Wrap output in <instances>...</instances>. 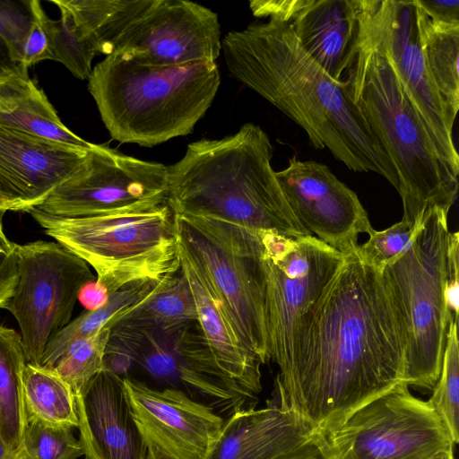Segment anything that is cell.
I'll return each instance as SVG.
<instances>
[{
    "instance_id": "1",
    "label": "cell",
    "mask_w": 459,
    "mask_h": 459,
    "mask_svg": "<svg viewBox=\"0 0 459 459\" xmlns=\"http://www.w3.org/2000/svg\"><path fill=\"white\" fill-rule=\"evenodd\" d=\"M405 373V333L382 273L356 251L345 255L304 316L276 391L314 435L324 434Z\"/></svg>"
},
{
    "instance_id": "2",
    "label": "cell",
    "mask_w": 459,
    "mask_h": 459,
    "mask_svg": "<svg viewBox=\"0 0 459 459\" xmlns=\"http://www.w3.org/2000/svg\"><path fill=\"white\" fill-rule=\"evenodd\" d=\"M230 73L307 134L349 169L374 172L396 190L395 169L353 102L346 82L333 79L302 48L287 22L269 18L221 41Z\"/></svg>"
},
{
    "instance_id": "3",
    "label": "cell",
    "mask_w": 459,
    "mask_h": 459,
    "mask_svg": "<svg viewBox=\"0 0 459 459\" xmlns=\"http://www.w3.org/2000/svg\"><path fill=\"white\" fill-rule=\"evenodd\" d=\"M273 147L257 125L201 139L168 167L167 204L175 213L219 218L290 238L310 233L291 212L272 167Z\"/></svg>"
},
{
    "instance_id": "4",
    "label": "cell",
    "mask_w": 459,
    "mask_h": 459,
    "mask_svg": "<svg viewBox=\"0 0 459 459\" xmlns=\"http://www.w3.org/2000/svg\"><path fill=\"white\" fill-rule=\"evenodd\" d=\"M354 6L358 37L343 80L395 169L402 220L416 224L434 207L448 213L457 196L458 175L438 154L358 0Z\"/></svg>"
},
{
    "instance_id": "5",
    "label": "cell",
    "mask_w": 459,
    "mask_h": 459,
    "mask_svg": "<svg viewBox=\"0 0 459 459\" xmlns=\"http://www.w3.org/2000/svg\"><path fill=\"white\" fill-rule=\"evenodd\" d=\"M221 84L215 62L143 63L121 52L99 62L88 79L112 139L152 147L193 132Z\"/></svg>"
},
{
    "instance_id": "6",
    "label": "cell",
    "mask_w": 459,
    "mask_h": 459,
    "mask_svg": "<svg viewBox=\"0 0 459 459\" xmlns=\"http://www.w3.org/2000/svg\"><path fill=\"white\" fill-rule=\"evenodd\" d=\"M29 213L46 235L94 269L97 282L109 296L130 283L180 270L174 212L167 204L82 217H56L35 209Z\"/></svg>"
},
{
    "instance_id": "7",
    "label": "cell",
    "mask_w": 459,
    "mask_h": 459,
    "mask_svg": "<svg viewBox=\"0 0 459 459\" xmlns=\"http://www.w3.org/2000/svg\"><path fill=\"white\" fill-rule=\"evenodd\" d=\"M447 215L429 210L410 247L382 273L405 333V382L428 390L439 377L453 315L446 294Z\"/></svg>"
},
{
    "instance_id": "8",
    "label": "cell",
    "mask_w": 459,
    "mask_h": 459,
    "mask_svg": "<svg viewBox=\"0 0 459 459\" xmlns=\"http://www.w3.org/2000/svg\"><path fill=\"white\" fill-rule=\"evenodd\" d=\"M178 243L205 273L243 344L271 360L260 230L206 215L174 212Z\"/></svg>"
},
{
    "instance_id": "9",
    "label": "cell",
    "mask_w": 459,
    "mask_h": 459,
    "mask_svg": "<svg viewBox=\"0 0 459 459\" xmlns=\"http://www.w3.org/2000/svg\"><path fill=\"white\" fill-rule=\"evenodd\" d=\"M315 437L326 459H433L455 446L435 410L405 382Z\"/></svg>"
},
{
    "instance_id": "10",
    "label": "cell",
    "mask_w": 459,
    "mask_h": 459,
    "mask_svg": "<svg viewBox=\"0 0 459 459\" xmlns=\"http://www.w3.org/2000/svg\"><path fill=\"white\" fill-rule=\"evenodd\" d=\"M271 360L288 369L306 314L344 263L345 255L313 235L290 238L260 230Z\"/></svg>"
},
{
    "instance_id": "11",
    "label": "cell",
    "mask_w": 459,
    "mask_h": 459,
    "mask_svg": "<svg viewBox=\"0 0 459 459\" xmlns=\"http://www.w3.org/2000/svg\"><path fill=\"white\" fill-rule=\"evenodd\" d=\"M18 281L4 309L16 319L27 363L40 366L48 342L70 322L90 265L56 241L16 244Z\"/></svg>"
},
{
    "instance_id": "12",
    "label": "cell",
    "mask_w": 459,
    "mask_h": 459,
    "mask_svg": "<svg viewBox=\"0 0 459 459\" xmlns=\"http://www.w3.org/2000/svg\"><path fill=\"white\" fill-rule=\"evenodd\" d=\"M167 166L93 143L81 167L34 209L56 217L143 210L167 204Z\"/></svg>"
},
{
    "instance_id": "13",
    "label": "cell",
    "mask_w": 459,
    "mask_h": 459,
    "mask_svg": "<svg viewBox=\"0 0 459 459\" xmlns=\"http://www.w3.org/2000/svg\"><path fill=\"white\" fill-rule=\"evenodd\" d=\"M394 71L444 161L459 175L455 121L431 79L424 57L415 0H358Z\"/></svg>"
},
{
    "instance_id": "14",
    "label": "cell",
    "mask_w": 459,
    "mask_h": 459,
    "mask_svg": "<svg viewBox=\"0 0 459 459\" xmlns=\"http://www.w3.org/2000/svg\"><path fill=\"white\" fill-rule=\"evenodd\" d=\"M126 349L131 364L157 384L182 391L214 410L231 414L255 397L221 369L197 321L144 335Z\"/></svg>"
},
{
    "instance_id": "15",
    "label": "cell",
    "mask_w": 459,
    "mask_h": 459,
    "mask_svg": "<svg viewBox=\"0 0 459 459\" xmlns=\"http://www.w3.org/2000/svg\"><path fill=\"white\" fill-rule=\"evenodd\" d=\"M275 175L299 222L342 255L354 253L359 235L373 230L357 194L326 165L293 156Z\"/></svg>"
},
{
    "instance_id": "16",
    "label": "cell",
    "mask_w": 459,
    "mask_h": 459,
    "mask_svg": "<svg viewBox=\"0 0 459 459\" xmlns=\"http://www.w3.org/2000/svg\"><path fill=\"white\" fill-rule=\"evenodd\" d=\"M221 51L216 13L185 0H153L117 39L114 52L158 65L215 62Z\"/></svg>"
},
{
    "instance_id": "17",
    "label": "cell",
    "mask_w": 459,
    "mask_h": 459,
    "mask_svg": "<svg viewBox=\"0 0 459 459\" xmlns=\"http://www.w3.org/2000/svg\"><path fill=\"white\" fill-rule=\"evenodd\" d=\"M137 425L149 446L170 459H207L224 420L182 391L123 377Z\"/></svg>"
},
{
    "instance_id": "18",
    "label": "cell",
    "mask_w": 459,
    "mask_h": 459,
    "mask_svg": "<svg viewBox=\"0 0 459 459\" xmlns=\"http://www.w3.org/2000/svg\"><path fill=\"white\" fill-rule=\"evenodd\" d=\"M88 150L0 126V195L9 211L39 205L81 167Z\"/></svg>"
},
{
    "instance_id": "19",
    "label": "cell",
    "mask_w": 459,
    "mask_h": 459,
    "mask_svg": "<svg viewBox=\"0 0 459 459\" xmlns=\"http://www.w3.org/2000/svg\"><path fill=\"white\" fill-rule=\"evenodd\" d=\"M85 459H147L149 445L135 420L123 377L103 369L75 393Z\"/></svg>"
},
{
    "instance_id": "20",
    "label": "cell",
    "mask_w": 459,
    "mask_h": 459,
    "mask_svg": "<svg viewBox=\"0 0 459 459\" xmlns=\"http://www.w3.org/2000/svg\"><path fill=\"white\" fill-rule=\"evenodd\" d=\"M261 409H238L223 421L207 459H275L315 435L276 391Z\"/></svg>"
},
{
    "instance_id": "21",
    "label": "cell",
    "mask_w": 459,
    "mask_h": 459,
    "mask_svg": "<svg viewBox=\"0 0 459 459\" xmlns=\"http://www.w3.org/2000/svg\"><path fill=\"white\" fill-rule=\"evenodd\" d=\"M178 251L181 270L194 296L197 322L217 364L229 378L255 396L262 390V362L241 342L204 271L179 243Z\"/></svg>"
},
{
    "instance_id": "22",
    "label": "cell",
    "mask_w": 459,
    "mask_h": 459,
    "mask_svg": "<svg viewBox=\"0 0 459 459\" xmlns=\"http://www.w3.org/2000/svg\"><path fill=\"white\" fill-rule=\"evenodd\" d=\"M289 23L305 52L333 79L343 81L358 37L354 0H305Z\"/></svg>"
},
{
    "instance_id": "23",
    "label": "cell",
    "mask_w": 459,
    "mask_h": 459,
    "mask_svg": "<svg viewBox=\"0 0 459 459\" xmlns=\"http://www.w3.org/2000/svg\"><path fill=\"white\" fill-rule=\"evenodd\" d=\"M197 321L191 288L181 267L178 273L160 279L141 300L108 324L109 339L130 342L147 334L179 328Z\"/></svg>"
},
{
    "instance_id": "24",
    "label": "cell",
    "mask_w": 459,
    "mask_h": 459,
    "mask_svg": "<svg viewBox=\"0 0 459 459\" xmlns=\"http://www.w3.org/2000/svg\"><path fill=\"white\" fill-rule=\"evenodd\" d=\"M0 126L83 149L93 146L65 126L29 74L0 78Z\"/></svg>"
},
{
    "instance_id": "25",
    "label": "cell",
    "mask_w": 459,
    "mask_h": 459,
    "mask_svg": "<svg viewBox=\"0 0 459 459\" xmlns=\"http://www.w3.org/2000/svg\"><path fill=\"white\" fill-rule=\"evenodd\" d=\"M71 15L82 37L98 55L114 52L124 31L140 17L153 0H51Z\"/></svg>"
},
{
    "instance_id": "26",
    "label": "cell",
    "mask_w": 459,
    "mask_h": 459,
    "mask_svg": "<svg viewBox=\"0 0 459 459\" xmlns=\"http://www.w3.org/2000/svg\"><path fill=\"white\" fill-rule=\"evenodd\" d=\"M421 46L431 79L450 117L459 108V23L430 20L417 4Z\"/></svg>"
},
{
    "instance_id": "27",
    "label": "cell",
    "mask_w": 459,
    "mask_h": 459,
    "mask_svg": "<svg viewBox=\"0 0 459 459\" xmlns=\"http://www.w3.org/2000/svg\"><path fill=\"white\" fill-rule=\"evenodd\" d=\"M26 363L21 334L0 325V435L14 455L22 450L26 420L22 395Z\"/></svg>"
},
{
    "instance_id": "28",
    "label": "cell",
    "mask_w": 459,
    "mask_h": 459,
    "mask_svg": "<svg viewBox=\"0 0 459 459\" xmlns=\"http://www.w3.org/2000/svg\"><path fill=\"white\" fill-rule=\"evenodd\" d=\"M22 395L26 416L50 425L78 428L75 394L52 368L26 363Z\"/></svg>"
},
{
    "instance_id": "29",
    "label": "cell",
    "mask_w": 459,
    "mask_h": 459,
    "mask_svg": "<svg viewBox=\"0 0 459 459\" xmlns=\"http://www.w3.org/2000/svg\"><path fill=\"white\" fill-rule=\"evenodd\" d=\"M159 280L130 283L110 295L108 303L102 307L82 313L72 320L48 342L40 366L51 368L72 344L108 326L115 317L144 298Z\"/></svg>"
},
{
    "instance_id": "30",
    "label": "cell",
    "mask_w": 459,
    "mask_h": 459,
    "mask_svg": "<svg viewBox=\"0 0 459 459\" xmlns=\"http://www.w3.org/2000/svg\"><path fill=\"white\" fill-rule=\"evenodd\" d=\"M58 20L47 13L44 24L49 39L50 60L61 63L78 79H89L92 60L98 55L92 44L82 36L70 13L63 7Z\"/></svg>"
},
{
    "instance_id": "31",
    "label": "cell",
    "mask_w": 459,
    "mask_h": 459,
    "mask_svg": "<svg viewBox=\"0 0 459 459\" xmlns=\"http://www.w3.org/2000/svg\"><path fill=\"white\" fill-rule=\"evenodd\" d=\"M458 316L452 315L439 377L428 403L443 420L455 445L459 441Z\"/></svg>"
},
{
    "instance_id": "32",
    "label": "cell",
    "mask_w": 459,
    "mask_h": 459,
    "mask_svg": "<svg viewBox=\"0 0 459 459\" xmlns=\"http://www.w3.org/2000/svg\"><path fill=\"white\" fill-rule=\"evenodd\" d=\"M110 332L111 328L106 326L97 333L75 342L51 368L74 394L105 368Z\"/></svg>"
},
{
    "instance_id": "33",
    "label": "cell",
    "mask_w": 459,
    "mask_h": 459,
    "mask_svg": "<svg viewBox=\"0 0 459 459\" xmlns=\"http://www.w3.org/2000/svg\"><path fill=\"white\" fill-rule=\"evenodd\" d=\"M30 22V1H0V78L28 74L23 47Z\"/></svg>"
},
{
    "instance_id": "34",
    "label": "cell",
    "mask_w": 459,
    "mask_h": 459,
    "mask_svg": "<svg viewBox=\"0 0 459 459\" xmlns=\"http://www.w3.org/2000/svg\"><path fill=\"white\" fill-rule=\"evenodd\" d=\"M72 429L26 416L22 450L30 459H77L84 453Z\"/></svg>"
},
{
    "instance_id": "35",
    "label": "cell",
    "mask_w": 459,
    "mask_h": 459,
    "mask_svg": "<svg viewBox=\"0 0 459 459\" xmlns=\"http://www.w3.org/2000/svg\"><path fill=\"white\" fill-rule=\"evenodd\" d=\"M422 221L411 224L402 220L384 230L373 229L368 240L357 247V255L365 264L383 273L410 247Z\"/></svg>"
},
{
    "instance_id": "36",
    "label": "cell",
    "mask_w": 459,
    "mask_h": 459,
    "mask_svg": "<svg viewBox=\"0 0 459 459\" xmlns=\"http://www.w3.org/2000/svg\"><path fill=\"white\" fill-rule=\"evenodd\" d=\"M31 22L23 47V64L29 68L50 59L49 39L44 24L45 11L38 0H30Z\"/></svg>"
},
{
    "instance_id": "37",
    "label": "cell",
    "mask_w": 459,
    "mask_h": 459,
    "mask_svg": "<svg viewBox=\"0 0 459 459\" xmlns=\"http://www.w3.org/2000/svg\"><path fill=\"white\" fill-rule=\"evenodd\" d=\"M459 233L449 232L446 250V303L451 313L458 316L459 280H458Z\"/></svg>"
},
{
    "instance_id": "38",
    "label": "cell",
    "mask_w": 459,
    "mask_h": 459,
    "mask_svg": "<svg viewBox=\"0 0 459 459\" xmlns=\"http://www.w3.org/2000/svg\"><path fill=\"white\" fill-rule=\"evenodd\" d=\"M305 0H255L249 3L254 16L290 22Z\"/></svg>"
},
{
    "instance_id": "39",
    "label": "cell",
    "mask_w": 459,
    "mask_h": 459,
    "mask_svg": "<svg viewBox=\"0 0 459 459\" xmlns=\"http://www.w3.org/2000/svg\"><path fill=\"white\" fill-rule=\"evenodd\" d=\"M17 281L18 269L14 250L10 254L0 253V309L5 308Z\"/></svg>"
},
{
    "instance_id": "40",
    "label": "cell",
    "mask_w": 459,
    "mask_h": 459,
    "mask_svg": "<svg viewBox=\"0 0 459 459\" xmlns=\"http://www.w3.org/2000/svg\"><path fill=\"white\" fill-rule=\"evenodd\" d=\"M416 3L432 21L459 23L458 0H416Z\"/></svg>"
},
{
    "instance_id": "41",
    "label": "cell",
    "mask_w": 459,
    "mask_h": 459,
    "mask_svg": "<svg viewBox=\"0 0 459 459\" xmlns=\"http://www.w3.org/2000/svg\"><path fill=\"white\" fill-rule=\"evenodd\" d=\"M108 299L106 289L95 279L82 286L77 299L88 311H94L105 306Z\"/></svg>"
},
{
    "instance_id": "42",
    "label": "cell",
    "mask_w": 459,
    "mask_h": 459,
    "mask_svg": "<svg viewBox=\"0 0 459 459\" xmlns=\"http://www.w3.org/2000/svg\"><path fill=\"white\" fill-rule=\"evenodd\" d=\"M275 459H326L314 436L310 440L296 449L283 454Z\"/></svg>"
},
{
    "instance_id": "43",
    "label": "cell",
    "mask_w": 459,
    "mask_h": 459,
    "mask_svg": "<svg viewBox=\"0 0 459 459\" xmlns=\"http://www.w3.org/2000/svg\"><path fill=\"white\" fill-rule=\"evenodd\" d=\"M14 247L15 243L10 241L5 235L0 220V253L10 254L14 250Z\"/></svg>"
},
{
    "instance_id": "44",
    "label": "cell",
    "mask_w": 459,
    "mask_h": 459,
    "mask_svg": "<svg viewBox=\"0 0 459 459\" xmlns=\"http://www.w3.org/2000/svg\"><path fill=\"white\" fill-rule=\"evenodd\" d=\"M17 455H14L10 451L0 435V459H15Z\"/></svg>"
},
{
    "instance_id": "45",
    "label": "cell",
    "mask_w": 459,
    "mask_h": 459,
    "mask_svg": "<svg viewBox=\"0 0 459 459\" xmlns=\"http://www.w3.org/2000/svg\"><path fill=\"white\" fill-rule=\"evenodd\" d=\"M147 459H170L153 446H149V455Z\"/></svg>"
},
{
    "instance_id": "46",
    "label": "cell",
    "mask_w": 459,
    "mask_h": 459,
    "mask_svg": "<svg viewBox=\"0 0 459 459\" xmlns=\"http://www.w3.org/2000/svg\"><path fill=\"white\" fill-rule=\"evenodd\" d=\"M433 459H455L454 452L440 454Z\"/></svg>"
},
{
    "instance_id": "47",
    "label": "cell",
    "mask_w": 459,
    "mask_h": 459,
    "mask_svg": "<svg viewBox=\"0 0 459 459\" xmlns=\"http://www.w3.org/2000/svg\"><path fill=\"white\" fill-rule=\"evenodd\" d=\"M8 206L0 195V217L6 212H8Z\"/></svg>"
},
{
    "instance_id": "48",
    "label": "cell",
    "mask_w": 459,
    "mask_h": 459,
    "mask_svg": "<svg viewBox=\"0 0 459 459\" xmlns=\"http://www.w3.org/2000/svg\"><path fill=\"white\" fill-rule=\"evenodd\" d=\"M15 459H30V458L22 452V450H21L20 453L16 455Z\"/></svg>"
}]
</instances>
